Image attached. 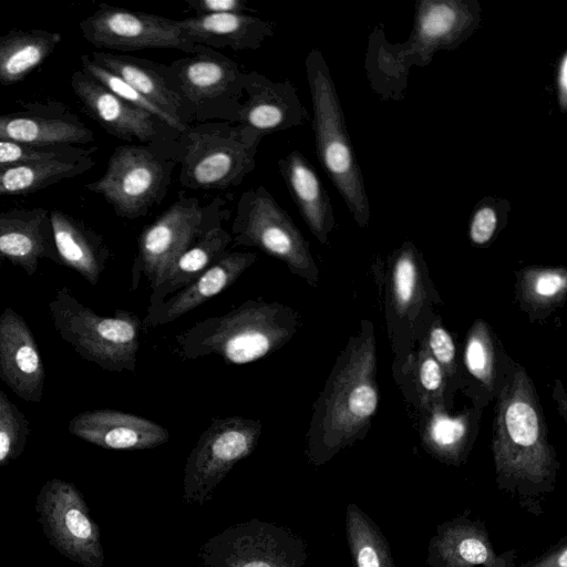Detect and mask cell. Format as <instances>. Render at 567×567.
<instances>
[{
	"label": "cell",
	"mask_w": 567,
	"mask_h": 567,
	"mask_svg": "<svg viewBox=\"0 0 567 567\" xmlns=\"http://www.w3.org/2000/svg\"><path fill=\"white\" fill-rule=\"evenodd\" d=\"M298 324V313L291 307L249 299L177 334L176 353L183 360L216 354L228 364H247L282 348Z\"/></svg>",
	"instance_id": "cell-1"
},
{
	"label": "cell",
	"mask_w": 567,
	"mask_h": 567,
	"mask_svg": "<svg viewBox=\"0 0 567 567\" xmlns=\"http://www.w3.org/2000/svg\"><path fill=\"white\" fill-rule=\"evenodd\" d=\"M305 68L317 156L350 213L363 226L370 216L369 202L330 70L317 49L308 53Z\"/></svg>",
	"instance_id": "cell-2"
},
{
	"label": "cell",
	"mask_w": 567,
	"mask_h": 567,
	"mask_svg": "<svg viewBox=\"0 0 567 567\" xmlns=\"http://www.w3.org/2000/svg\"><path fill=\"white\" fill-rule=\"evenodd\" d=\"M264 135L239 123L189 125L177 140L178 181L194 190L238 187L256 167Z\"/></svg>",
	"instance_id": "cell-3"
},
{
	"label": "cell",
	"mask_w": 567,
	"mask_h": 567,
	"mask_svg": "<svg viewBox=\"0 0 567 567\" xmlns=\"http://www.w3.org/2000/svg\"><path fill=\"white\" fill-rule=\"evenodd\" d=\"M165 74L181 99L186 124L235 122L244 101L245 72L230 58L206 45L165 64Z\"/></svg>",
	"instance_id": "cell-4"
},
{
	"label": "cell",
	"mask_w": 567,
	"mask_h": 567,
	"mask_svg": "<svg viewBox=\"0 0 567 567\" xmlns=\"http://www.w3.org/2000/svg\"><path fill=\"white\" fill-rule=\"evenodd\" d=\"M177 150L144 144L117 146L109 157L104 174L85 184L102 196L114 213L126 219L147 215L161 204L172 182Z\"/></svg>",
	"instance_id": "cell-5"
},
{
	"label": "cell",
	"mask_w": 567,
	"mask_h": 567,
	"mask_svg": "<svg viewBox=\"0 0 567 567\" xmlns=\"http://www.w3.org/2000/svg\"><path fill=\"white\" fill-rule=\"evenodd\" d=\"M225 205L221 197L204 205L197 197L179 194L138 236L132 267V290L137 288L142 275L153 289L177 257L228 218Z\"/></svg>",
	"instance_id": "cell-6"
},
{
	"label": "cell",
	"mask_w": 567,
	"mask_h": 567,
	"mask_svg": "<svg viewBox=\"0 0 567 567\" xmlns=\"http://www.w3.org/2000/svg\"><path fill=\"white\" fill-rule=\"evenodd\" d=\"M230 235L235 246L258 248L282 261L291 274L316 284L318 271L308 241L265 186L240 195Z\"/></svg>",
	"instance_id": "cell-7"
},
{
	"label": "cell",
	"mask_w": 567,
	"mask_h": 567,
	"mask_svg": "<svg viewBox=\"0 0 567 567\" xmlns=\"http://www.w3.org/2000/svg\"><path fill=\"white\" fill-rule=\"evenodd\" d=\"M262 432L260 420L230 416L213 419L187 456L183 502L203 505L230 470L256 449Z\"/></svg>",
	"instance_id": "cell-8"
},
{
	"label": "cell",
	"mask_w": 567,
	"mask_h": 567,
	"mask_svg": "<svg viewBox=\"0 0 567 567\" xmlns=\"http://www.w3.org/2000/svg\"><path fill=\"white\" fill-rule=\"evenodd\" d=\"M306 544L291 529L252 518L207 539L198 550L206 567H303Z\"/></svg>",
	"instance_id": "cell-9"
},
{
	"label": "cell",
	"mask_w": 567,
	"mask_h": 567,
	"mask_svg": "<svg viewBox=\"0 0 567 567\" xmlns=\"http://www.w3.org/2000/svg\"><path fill=\"white\" fill-rule=\"evenodd\" d=\"M79 27L95 48L123 54L143 49H175L192 54L196 48L184 38L176 19L106 3L99 4Z\"/></svg>",
	"instance_id": "cell-10"
},
{
	"label": "cell",
	"mask_w": 567,
	"mask_h": 567,
	"mask_svg": "<svg viewBox=\"0 0 567 567\" xmlns=\"http://www.w3.org/2000/svg\"><path fill=\"white\" fill-rule=\"evenodd\" d=\"M43 525L52 544L84 567H102L100 529L79 491L66 482H49L40 496Z\"/></svg>",
	"instance_id": "cell-11"
},
{
	"label": "cell",
	"mask_w": 567,
	"mask_h": 567,
	"mask_svg": "<svg viewBox=\"0 0 567 567\" xmlns=\"http://www.w3.org/2000/svg\"><path fill=\"white\" fill-rule=\"evenodd\" d=\"M70 84L83 111L109 134L126 142L177 150L179 133L151 113L123 101L82 69L71 74Z\"/></svg>",
	"instance_id": "cell-12"
},
{
	"label": "cell",
	"mask_w": 567,
	"mask_h": 567,
	"mask_svg": "<svg viewBox=\"0 0 567 567\" xmlns=\"http://www.w3.org/2000/svg\"><path fill=\"white\" fill-rule=\"evenodd\" d=\"M246 100L234 123L248 126L264 136L302 125L308 111L288 79L274 81L257 71L245 72Z\"/></svg>",
	"instance_id": "cell-13"
},
{
	"label": "cell",
	"mask_w": 567,
	"mask_h": 567,
	"mask_svg": "<svg viewBox=\"0 0 567 567\" xmlns=\"http://www.w3.org/2000/svg\"><path fill=\"white\" fill-rule=\"evenodd\" d=\"M25 110L0 114V140L28 144H70L94 142V132L60 102L27 103Z\"/></svg>",
	"instance_id": "cell-14"
},
{
	"label": "cell",
	"mask_w": 567,
	"mask_h": 567,
	"mask_svg": "<svg viewBox=\"0 0 567 567\" xmlns=\"http://www.w3.org/2000/svg\"><path fill=\"white\" fill-rule=\"evenodd\" d=\"M81 346L89 358L104 369L135 373L143 327L137 315L117 310L113 317H100L90 310L81 313Z\"/></svg>",
	"instance_id": "cell-15"
},
{
	"label": "cell",
	"mask_w": 567,
	"mask_h": 567,
	"mask_svg": "<svg viewBox=\"0 0 567 567\" xmlns=\"http://www.w3.org/2000/svg\"><path fill=\"white\" fill-rule=\"evenodd\" d=\"M480 8L473 1L424 0L417 3L411 40L403 55L426 56L442 48H452L475 27Z\"/></svg>",
	"instance_id": "cell-16"
},
{
	"label": "cell",
	"mask_w": 567,
	"mask_h": 567,
	"mask_svg": "<svg viewBox=\"0 0 567 567\" xmlns=\"http://www.w3.org/2000/svg\"><path fill=\"white\" fill-rule=\"evenodd\" d=\"M257 260L249 251L227 252L188 286L146 312L142 324L154 328L169 323L230 287Z\"/></svg>",
	"instance_id": "cell-17"
},
{
	"label": "cell",
	"mask_w": 567,
	"mask_h": 567,
	"mask_svg": "<svg viewBox=\"0 0 567 567\" xmlns=\"http://www.w3.org/2000/svg\"><path fill=\"white\" fill-rule=\"evenodd\" d=\"M75 433L99 446L112 450H145L166 443L167 429L132 413L100 410L85 413L75 422Z\"/></svg>",
	"instance_id": "cell-18"
},
{
	"label": "cell",
	"mask_w": 567,
	"mask_h": 567,
	"mask_svg": "<svg viewBox=\"0 0 567 567\" xmlns=\"http://www.w3.org/2000/svg\"><path fill=\"white\" fill-rule=\"evenodd\" d=\"M193 44L235 51L258 50L275 33V23L249 13H219L176 20Z\"/></svg>",
	"instance_id": "cell-19"
},
{
	"label": "cell",
	"mask_w": 567,
	"mask_h": 567,
	"mask_svg": "<svg viewBox=\"0 0 567 567\" xmlns=\"http://www.w3.org/2000/svg\"><path fill=\"white\" fill-rule=\"evenodd\" d=\"M89 55L94 63L121 78L176 122L188 126L181 99L165 74V64L104 51H94Z\"/></svg>",
	"instance_id": "cell-20"
},
{
	"label": "cell",
	"mask_w": 567,
	"mask_h": 567,
	"mask_svg": "<svg viewBox=\"0 0 567 567\" xmlns=\"http://www.w3.org/2000/svg\"><path fill=\"white\" fill-rule=\"evenodd\" d=\"M277 165L302 219L313 236L324 244L333 226V213L317 172L298 150L278 159Z\"/></svg>",
	"instance_id": "cell-21"
},
{
	"label": "cell",
	"mask_w": 567,
	"mask_h": 567,
	"mask_svg": "<svg viewBox=\"0 0 567 567\" xmlns=\"http://www.w3.org/2000/svg\"><path fill=\"white\" fill-rule=\"evenodd\" d=\"M55 250L50 212L43 207L0 212V255L34 264Z\"/></svg>",
	"instance_id": "cell-22"
},
{
	"label": "cell",
	"mask_w": 567,
	"mask_h": 567,
	"mask_svg": "<svg viewBox=\"0 0 567 567\" xmlns=\"http://www.w3.org/2000/svg\"><path fill=\"white\" fill-rule=\"evenodd\" d=\"M233 241L231 235L221 226L205 234L185 250L167 268L152 289L146 312L158 308L171 293H176L198 278L206 269L221 259Z\"/></svg>",
	"instance_id": "cell-23"
},
{
	"label": "cell",
	"mask_w": 567,
	"mask_h": 567,
	"mask_svg": "<svg viewBox=\"0 0 567 567\" xmlns=\"http://www.w3.org/2000/svg\"><path fill=\"white\" fill-rule=\"evenodd\" d=\"M50 220L56 252L63 261L95 282L110 257L102 236L62 210H51Z\"/></svg>",
	"instance_id": "cell-24"
},
{
	"label": "cell",
	"mask_w": 567,
	"mask_h": 567,
	"mask_svg": "<svg viewBox=\"0 0 567 567\" xmlns=\"http://www.w3.org/2000/svg\"><path fill=\"white\" fill-rule=\"evenodd\" d=\"M62 34L43 29H12L0 34V84L21 82L61 43Z\"/></svg>",
	"instance_id": "cell-25"
},
{
	"label": "cell",
	"mask_w": 567,
	"mask_h": 567,
	"mask_svg": "<svg viewBox=\"0 0 567 567\" xmlns=\"http://www.w3.org/2000/svg\"><path fill=\"white\" fill-rule=\"evenodd\" d=\"M95 164L92 156L79 159H53L0 165V197L28 195L74 178Z\"/></svg>",
	"instance_id": "cell-26"
},
{
	"label": "cell",
	"mask_w": 567,
	"mask_h": 567,
	"mask_svg": "<svg viewBox=\"0 0 567 567\" xmlns=\"http://www.w3.org/2000/svg\"><path fill=\"white\" fill-rule=\"evenodd\" d=\"M96 151V146L70 144L41 145L0 140V165L53 159H79L92 156Z\"/></svg>",
	"instance_id": "cell-27"
},
{
	"label": "cell",
	"mask_w": 567,
	"mask_h": 567,
	"mask_svg": "<svg viewBox=\"0 0 567 567\" xmlns=\"http://www.w3.org/2000/svg\"><path fill=\"white\" fill-rule=\"evenodd\" d=\"M82 70L104 85L107 90L114 93L116 96L127 102L128 104L144 110L166 125H168L172 130L177 133H183L187 127L183 126L178 122H176L173 117L163 112L159 107L140 94L136 90L130 86L126 82H124L117 75L111 73L110 71L101 68L96 63H94L89 54H82L81 58Z\"/></svg>",
	"instance_id": "cell-28"
},
{
	"label": "cell",
	"mask_w": 567,
	"mask_h": 567,
	"mask_svg": "<svg viewBox=\"0 0 567 567\" xmlns=\"http://www.w3.org/2000/svg\"><path fill=\"white\" fill-rule=\"evenodd\" d=\"M505 425L511 440L519 446H532L539 434L535 410L524 401H514L505 413Z\"/></svg>",
	"instance_id": "cell-29"
},
{
	"label": "cell",
	"mask_w": 567,
	"mask_h": 567,
	"mask_svg": "<svg viewBox=\"0 0 567 567\" xmlns=\"http://www.w3.org/2000/svg\"><path fill=\"white\" fill-rule=\"evenodd\" d=\"M497 223L498 217L493 205L483 204L477 207L470 225L472 241L478 245L487 243L493 237Z\"/></svg>",
	"instance_id": "cell-30"
},
{
	"label": "cell",
	"mask_w": 567,
	"mask_h": 567,
	"mask_svg": "<svg viewBox=\"0 0 567 567\" xmlns=\"http://www.w3.org/2000/svg\"><path fill=\"white\" fill-rule=\"evenodd\" d=\"M186 4L196 17L219 13L257 12L243 0H186Z\"/></svg>",
	"instance_id": "cell-31"
},
{
	"label": "cell",
	"mask_w": 567,
	"mask_h": 567,
	"mask_svg": "<svg viewBox=\"0 0 567 567\" xmlns=\"http://www.w3.org/2000/svg\"><path fill=\"white\" fill-rule=\"evenodd\" d=\"M415 266L409 256H402L395 266L394 286L401 305L410 301L415 287Z\"/></svg>",
	"instance_id": "cell-32"
},
{
	"label": "cell",
	"mask_w": 567,
	"mask_h": 567,
	"mask_svg": "<svg viewBox=\"0 0 567 567\" xmlns=\"http://www.w3.org/2000/svg\"><path fill=\"white\" fill-rule=\"evenodd\" d=\"M465 427L460 420H452L443 415H437L431 426V435L434 442L440 446H451L458 442Z\"/></svg>",
	"instance_id": "cell-33"
},
{
	"label": "cell",
	"mask_w": 567,
	"mask_h": 567,
	"mask_svg": "<svg viewBox=\"0 0 567 567\" xmlns=\"http://www.w3.org/2000/svg\"><path fill=\"white\" fill-rule=\"evenodd\" d=\"M350 539L358 567H383L380 553L373 543L365 538L359 540L352 533Z\"/></svg>",
	"instance_id": "cell-34"
},
{
	"label": "cell",
	"mask_w": 567,
	"mask_h": 567,
	"mask_svg": "<svg viewBox=\"0 0 567 567\" xmlns=\"http://www.w3.org/2000/svg\"><path fill=\"white\" fill-rule=\"evenodd\" d=\"M466 363L472 374L484 378L487 373L488 357L481 339L472 338L466 349Z\"/></svg>",
	"instance_id": "cell-35"
},
{
	"label": "cell",
	"mask_w": 567,
	"mask_h": 567,
	"mask_svg": "<svg viewBox=\"0 0 567 567\" xmlns=\"http://www.w3.org/2000/svg\"><path fill=\"white\" fill-rule=\"evenodd\" d=\"M431 349L436 357L443 363H449L454 357V344L449 333L436 328L432 331L430 337Z\"/></svg>",
	"instance_id": "cell-36"
},
{
	"label": "cell",
	"mask_w": 567,
	"mask_h": 567,
	"mask_svg": "<svg viewBox=\"0 0 567 567\" xmlns=\"http://www.w3.org/2000/svg\"><path fill=\"white\" fill-rule=\"evenodd\" d=\"M461 557L471 564H483L488 558V550L485 544L477 538H465L458 546Z\"/></svg>",
	"instance_id": "cell-37"
},
{
	"label": "cell",
	"mask_w": 567,
	"mask_h": 567,
	"mask_svg": "<svg viewBox=\"0 0 567 567\" xmlns=\"http://www.w3.org/2000/svg\"><path fill=\"white\" fill-rule=\"evenodd\" d=\"M565 279L557 272L542 274L535 284V290L538 295L551 297L565 287Z\"/></svg>",
	"instance_id": "cell-38"
},
{
	"label": "cell",
	"mask_w": 567,
	"mask_h": 567,
	"mask_svg": "<svg viewBox=\"0 0 567 567\" xmlns=\"http://www.w3.org/2000/svg\"><path fill=\"white\" fill-rule=\"evenodd\" d=\"M557 102L563 112L567 111V52H565L557 65L556 72Z\"/></svg>",
	"instance_id": "cell-39"
},
{
	"label": "cell",
	"mask_w": 567,
	"mask_h": 567,
	"mask_svg": "<svg viewBox=\"0 0 567 567\" xmlns=\"http://www.w3.org/2000/svg\"><path fill=\"white\" fill-rule=\"evenodd\" d=\"M420 379L427 390H435L441 383V370L436 361L427 359L423 362L420 371Z\"/></svg>",
	"instance_id": "cell-40"
}]
</instances>
